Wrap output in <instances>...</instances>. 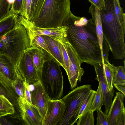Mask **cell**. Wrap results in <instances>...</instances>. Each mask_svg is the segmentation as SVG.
Masks as SVG:
<instances>
[{"mask_svg": "<svg viewBox=\"0 0 125 125\" xmlns=\"http://www.w3.org/2000/svg\"><path fill=\"white\" fill-rule=\"evenodd\" d=\"M11 5L7 0L0 5V20L10 14V9Z\"/></svg>", "mask_w": 125, "mask_h": 125, "instance_id": "cell-34", "label": "cell"}, {"mask_svg": "<svg viewBox=\"0 0 125 125\" xmlns=\"http://www.w3.org/2000/svg\"><path fill=\"white\" fill-rule=\"evenodd\" d=\"M12 86L19 97L24 99L25 86L24 81L18 72L15 80L12 83Z\"/></svg>", "mask_w": 125, "mask_h": 125, "instance_id": "cell-27", "label": "cell"}, {"mask_svg": "<svg viewBox=\"0 0 125 125\" xmlns=\"http://www.w3.org/2000/svg\"><path fill=\"white\" fill-rule=\"evenodd\" d=\"M70 6V0H45L38 16L32 22L42 28L60 27L71 12Z\"/></svg>", "mask_w": 125, "mask_h": 125, "instance_id": "cell-4", "label": "cell"}, {"mask_svg": "<svg viewBox=\"0 0 125 125\" xmlns=\"http://www.w3.org/2000/svg\"><path fill=\"white\" fill-rule=\"evenodd\" d=\"M18 19L19 22L26 30L30 39V46L34 38L37 35L51 36L57 40L64 39L66 37L68 29L66 26H62L53 28H42L36 26L22 15L18 16Z\"/></svg>", "mask_w": 125, "mask_h": 125, "instance_id": "cell-7", "label": "cell"}, {"mask_svg": "<svg viewBox=\"0 0 125 125\" xmlns=\"http://www.w3.org/2000/svg\"><path fill=\"white\" fill-rule=\"evenodd\" d=\"M113 84L125 85V67L120 65L116 66L112 80Z\"/></svg>", "mask_w": 125, "mask_h": 125, "instance_id": "cell-26", "label": "cell"}, {"mask_svg": "<svg viewBox=\"0 0 125 125\" xmlns=\"http://www.w3.org/2000/svg\"><path fill=\"white\" fill-rule=\"evenodd\" d=\"M15 113L13 104L5 96L0 94V117Z\"/></svg>", "mask_w": 125, "mask_h": 125, "instance_id": "cell-23", "label": "cell"}, {"mask_svg": "<svg viewBox=\"0 0 125 125\" xmlns=\"http://www.w3.org/2000/svg\"><path fill=\"white\" fill-rule=\"evenodd\" d=\"M7 0L10 4L12 5L14 2L15 0Z\"/></svg>", "mask_w": 125, "mask_h": 125, "instance_id": "cell-41", "label": "cell"}, {"mask_svg": "<svg viewBox=\"0 0 125 125\" xmlns=\"http://www.w3.org/2000/svg\"><path fill=\"white\" fill-rule=\"evenodd\" d=\"M42 36L48 45L52 58L65 70V65L59 41L52 36Z\"/></svg>", "mask_w": 125, "mask_h": 125, "instance_id": "cell-18", "label": "cell"}, {"mask_svg": "<svg viewBox=\"0 0 125 125\" xmlns=\"http://www.w3.org/2000/svg\"><path fill=\"white\" fill-rule=\"evenodd\" d=\"M115 88L125 96V85L117 84H113Z\"/></svg>", "mask_w": 125, "mask_h": 125, "instance_id": "cell-40", "label": "cell"}, {"mask_svg": "<svg viewBox=\"0 0 125 125\" xmlns=\"http://www.w3.org/2000/svg\"><path fill=\"white\" fill-rule=\"evenodd\" d=\"M25 86L24 99L30 104H32L31 98V93L29 85L28 83L24 81Z\"/></svg>", "mask_w": 125, "mask_h": 125, "instance_id": "cell-38", "label": "cell"}, {"mask_svg": "<svg viewBox=\"0 0 125 125\" xmlns=\"http://www.w3.org/2000/svg\"><path fill=\"white\" fill-rule=\"evenodd\" d=\"M32 0H22L21 15L28 20Z\"/></svg>", "mask_w": 125, "mask_h": 125, "instance_id": "cell-33", "label": "cell"}, {"mask_svg": "<svg viewBox=\"0 0 125 125\" xmlns=\"http://www.w3.org/2000/svg\"><path fill=\"white\" fill-rule=\"evenodd\" d=\"M26 50L31 56L40 79L42 69L46 58L51 56L44 51L36 46H31Z\"/></svg>", "mask_w": 125, "mask_h": 125, "instance_id": "cell-17", "label": "cell"}, {"mask_svg": "<svg viewBox=\"0 0 125 125\" xmlns=\"http://www.w3.org/2000/svg\"><path fill=\"white\" fill-rule=\"evenodd\" d=\"M7 0H0V5L4 2Z\"/></svg>", "mask_w": 125, "mask_h": 125, "instance_id": "cell-42", "label": "cell"}, {"mask_svg": "<svg viewBox=\"0 0 125 125\" xmlns=\"http://www.w3.org/2000/svg\"><path fill=\"white\" fill-rule=\"evenodd\" d=\"M45 0H32L28 20L33 22L39 14Z\"/></svg>", "mask_w": 125, "mask_h": 125, "instance_id": "cell-25", "label": "cell"}, {"mask_svg": "<svg viewBox=\"0 0 125 125\" xmlns=\"http://www.w3.org/2000/svg\"><path fill=\"white\" fill-rule=\"evenodd\" d=\"M0 125H25L20 114H14L0 117Z\"/></svg>", "mask_w": 125, "mask_h": 125, "instance_id": "cell-22", "label": "cell"}, {"mask_svg": "<svg viewBox=\"0 0 125 125\" xmlns=\"http://www.w3.org/2000/svg\"><path fill=\"white\" fill-rule=\"evenodd\" d=\"M18 73L15 66L9 58L5 54H0V82L10 92L19 97L12 86Z\"/></svg>", "mask_w": 125, "mask_h": 125, "instance_id": "cell-8", "label": "cell"}, {"mask_svg": "<svg viewBox=\"0 0 125 125\" xmlns=\"http://www.w3.org/2000/svg\"><path fill=\"white\" fill-rule=\"evenodd\" d=\"M94 112L90 110L79 117L76 122L77 125H94Z\"/></svg>", "mask_w": 125, "mask_h": 125, "instance_id": "cell-28", "label": "cell"}, {"mask_svg": "<svg viewBox=\"0 0 125 125\" xmlns=\"http://www.w3.org/2000/svg\"><path fill=\"white\" fill-rule=\"evenodd\" d=\"M114 6L115 16L122 25L125 26V14L121 7L119 0H114Z\"/></svg>", "mask_w": 125, "mask_h": 125, "instance_id": "cell-30", "label": "cell"}, {"mask_svg": "<svg viewBox=\"0 0 125 125\" xmlns=\"http://www.w3.org/2000/svg\"><path fill=\"white\" fill-rule=\"evenodd\" d=\"M65 109L64 103L62 99L48 101L47 112L42 125H57L62 117Z\"/></svg>", "mask_w": 125, "mask_h": 125, "instance_id": "cell-12", "label": "cell"}, {"mask_svg": "<svg viewBox=\"0 0 125 125\" xmlns=\"http://www.w3.org/2000/svg\"><path fill=\"white\" fill-rule=\"evenodd\" d=\"M58 41L59 44L61 48L62 52L65 65V71L67 74V73L70 65L69 59L67 52L66 47L63 40H64Z\"/></svg>", "mask_w": 125, "mask_h": 125, "instance_id": "cell-32", "label": "cell"}, {"mask_svg": "<svg viewBox=\"0 0 125 125\" xmlns=\"http://www.w3.org/2000/svg\"><path fill=\"white\" fill-rule=\"evenodd\" d=\"M22 0H15L11 5L10 10V13L18 15L21 14L22 10Z\"/></svg>", "mask_w": 125, "mask_h": 125, "instance_id": "cell-36", "label": "cell"}, {"mask_svg": "<svg viewBox=\"0 0 125 125\" xmlns=\"http://www.w3.org/2000/svg\"><path fill=\"white\" fill-rule=\"evenodd\" d=\"M114 0L105 1V9L99 10L104 37L113 58L119 60L125 57V26L117 19L115 13Z\"/></svg>", "mask_w": 125, "mask_h": 125, "instance_id": "cell-2", "label": "cell"}, {"mask_svg": "<svg viewBox=\"0 0 125 125\" xmlns=\"http://www.w3.org/2000/svg\"><path fill=\"white\" fill-rule=\"evenodd\" d=\"M32 46L41 48L52 56L48 45L42 35H37L34 38L30 44V47Z\"/></svg>", "mask_w": 125, "mask_h": 125, "instance_id": "cell-29", "label": "cell"}, {"mask_svg": "<svg viewBox=\"0 0 125 125\" xmlns=\"http://www.w3.org/2000/svg\"><path fill=\"white\" fill-rule=\"evenodd\" d=\"M69 59L70 65L67 74L71 88L73 89L77 85L78 81L81 82L84 71L81 67L80 60L75 51L65 39L63 40Z\"/></svg>", "mask_w": 125, "mask_h": 125, "instance_id": "cell-9", "label": "cell"}, {"mask_svg": "<svg viewBox=\"0 0 125 125\" xmlns=\"http://www.w3.org/2000/svg\"><path fill=\"white\" fill-rule=\"evenodd\" d=\"M97 112L96 125H109L107 115L103 113L101 109H98Z\"/></svg>", "mask_w": 125, "mask_h": 125, "instance_id": "cell-35", "label": "cell"}, {"mask_svg": "<svg viewBox=\"0 0 125 125\" xmlns=\"http://www.w3.org/2000/svg\"><path fill=\"white\" fill-rule=\"evenodd\" d=\"M125 95L121 92H116L107 115L109 125H116L118 117L125 107Z\"/></svg>", "mask_w": 125, "mask_h": 125, "instance_id": "cell-16", "label": "cell"}, {"mask_svg": "<svg viewBox=\"0 0 125 125\" xmlns=\"http://www.w3.org/2000/svg\"><path fill=\"white\" fill-rule=\"evenodd\" d=\"M18 102L20 115L25 125H42L43 118L35 106L19 97Z\"/></svg>", "mask_w": 125, "mask_h": 125, "instance_id": "cell-11", "label": "cell"}, {"mask_svg": "<svg viewBox=\"0 0 125 125\" xmlns=\"http://www.w3.org/2000/svg\"><path fill=\"white\" fill-rule=\"evenodd\" d=\"M30 47L26 30L19 21L13 29L0 38V54L8 56L16 67L24 51Z\"/></svg>", "mask_w": 125, "mask_h": 125, "instance_id": "cell-3", "label": "cell"}, {"mask_svg": "<svg viewBox=\"0 0 125 125\" xmlns=\"http://www.w3.org/2000/svg\"><path fill=\"white\" fill-rule=\"evenodd\" d=\"M32 85L34 88L31 91V104L38 108L44 119L47 112L48 103L50 99L40 80Z\"/></svg>", "mask_w": 125, "mask_h": 125, "instance_id": "cell-14", "label": "cell"}, {"mask_svg": "<svg viewBox=\"0 0 125 125\" xmlns=\"http://www.w3.org/2000/svg\"><path fill=\"white\" fill-rule=\"evenodd\" d=\"M62 26L68 27L66 39L75 51L81 64L85 62L94 66L103 63L95 25L91 19L76 16L71 12Z\"/></svg>", "mask_w": 125, "mask_h": 125, "instance_id": "cell-1", "label": "cell"}, {"mask_svg": "<svg viewBox=\"0 0 125 125\" xmlns=\"http://www.w3.org/2000/svg\"><path fill=\"white\" fill-rule=\"evenodd\" d=\"M0 94L5 96L15 106L18 107V97L10 92L0 82Z\"/></svg>", "mask_w": 125, "mask_h": 125, "instance_id": "cell-31", "label": "cell"}, {"mask_svg": "<svg viewBox=\"0 0 125 125\" xmlns=\"http://www.w3.org/2000/svg\"><path fill=\"white\" fill-rule=\"evenodd\" d=\"M104 104V96L100 84L99 85L94 97L90 110L94 112L98 109H101Z\"/></svg>", "mask_w": 125, "mask_h": 125, "instance_id": "cell-24", "label": "cell"}, {"mask_svg": "<svg viewBox=\"0 0 125 125\" xmlns=\"http://www.w3.org/2000/svg\"><path fill=\"white\" fill-rule=\"evenodd\" d=\"M116 125H125V109L123 108L118 118Z\"/></svg>", "mask_w": 125, "mask_h": 125, "instance_id": "cell-39", "label": "cell"}, {"mask_svg": "<svg viewBox=\"0 0 125 125\" xmlns=\"http://www.w3.org/2000/svg\"><path fill=\"white\" fill-rule=\"evenodd\" d=\"M96 91L92 89L90 90L75 115L74 121L75 123L79 117L90 110L92 101Z\"/></svg>", "mask_w": 125, "mask_h": 125, "instance_id": "cell-20", "label": "cell"}, {"mask_svg": "<svg viewBox=\"0 0 125 125\" xmlns=\"http://www.w3.org/2000/svg\"><path fill=\"white\" fill-rule=\"evenodd\" d=\"M94 67L96 75L95 79L98 81L103 94L104 105L105 107L104 113L107 115L112 102L115 90L110 91L109 89L104 72L103 63L97 64Z\"/></svg>", "mask_w": 125, "mask_h": 125, "instance_id": "cell-15", "label": "cell"}, {"mask_svg": "<svg viewBox=\"0 0 125 125\" xmlns=\"http://www.w3.org/2000/svg\"><path fill=\"white\" fill-rule=\"evenodd\" d=\"M40 80L50 99H60L63 93V77L60 65L51 56L46 58Z\"/></svg>", "mask_w": 125, "mask_h": 125, "instance_id": "cell-5", "label": "cell"}, {"mask_svg": "<svg viewBox=\"0 0 125 125\" xmlns=\"http://www.w3.org/2000/svg\"><path fill=\"white\" fill-rule=\"evenodd\" d=\"M103 70L105 77L110 91L114 89L112 83L114 73L116 66L110 63L108 61H104Z\"/></svg>", "mask_w": 125, "mask_h": 125, "instance_id": "cell-21", "label": "cell"}, {"mask_svg": "<svg viewBox=\"0 0 125 125\" xmlns=\"http://www.w3.org/2000/svg\"><path fill=\"white\" fill-rule=\"evenodd\" d=\"M18 16L10 13L0 20V38L15 27L18 22Z\"/></svg>", "mask_w": 125, "mask_h": 125, "instance_id": "cell-19", "label": "cell"}, {"mask_svg": "<svg viewBox=\"0 0 125 125\" xmlns=\"http://www.w3.org/2000/svg\"><path fill=\"white\" fill-rule=\"evenodd\" d=\"M16 68L24 81L33 85L40 80L31 56L26 49L22 55Z\"/></svg>", "mask_w": 125, "mask_h": 125, "instance_id": "cell-10", "label": "cell"}, {"mask_svg": "<svg viewBox=\"0 0 125 125\" xmlns=\"http://www.w3.org/2000/svg\"><path fill=\"white\" fill-rule=\"evenodd\" d=\"M92 5L98 9L99 10L105 9L104 0H88Z\"/></svg>", "mask_w": 125, "mask_h": 125, "instance_id": "cell-37", "label": "cell"}, {"mask_svg": "<svg viewBox=\"0 0 125 125\" xmlns=\"http://www.w3.org/2000/svg\"><path fill=\"white\" fill-rule=\"evenodd\" d=\"M88 12L91 15L92 20L95 26L97 37L103 55L104 61H108V53L110 49L103 34L101 17L99 10L91 5L89 7Z\"/></svg>", "mask_w": 125, "mask_h": 125, "instance_id": "cell-13", "label": "cell"}, {"mask_svg": "<svg viewBox=\"0 0 125 125\" xmlns=\"http://www.w3.org/2000/svg\"><path fill=\"white\" fill-rule=\"evenodd\" d=\"M92 89L90 84L78 86L62 98L65 109L57 125H73L75 123V115Z\"/></svg>", "mask_w": 125, "mask_h": 125, "instance_id": "cell-6", "label": "cell"}]
</instances>
